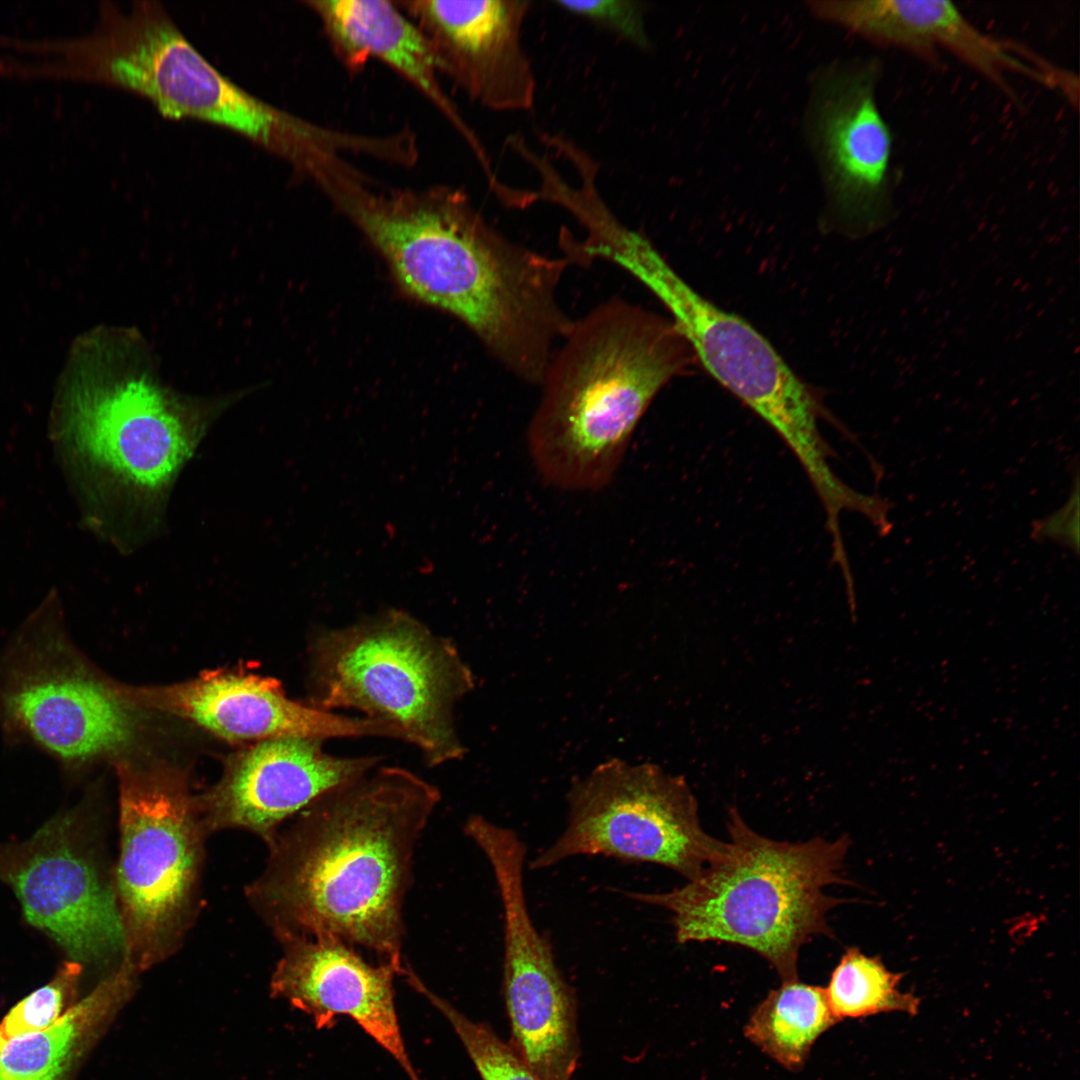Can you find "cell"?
Listing matches in <instances>:
<instances>
[{"label": "cell", "mask_w": 1080, "mask_h": 1080, "mask_svg": "<svg viewBox=\"0 0 1080 1080\" xmlns=\"http://www.w3.org/2000/svg\"><path fill=\"white\" fill-rule=\"evenodd\" d=\"M311 181L405 295L460 320L513 376L539 386L573 321L558 294L565 257L507 238L453 186L380 189L349 161Z\"/></svg>", "instance_id": "cell-1"}, {"label": "cell", "mask_w": 1080, "mask_h": 1080, "mask_svg": "<svg viewBox=\"0 0 1080 1080\" xmlns=\"http://www.w3.org/2000/svg\"><path fill=\"white\" fill-rule=\"evenodd\" d=\"M440 801L439 789L414 772L377 766L280 828L247 897L278 941L337 939L402 976L414 854Z\"/></svg>", "instance_id": "cell-2"}, {"label": "cell", "mask_w": 1080, "mask_h": 1080, "mask_svg": "<svg viewBox=\"0 0 1080 1080\" xmlns=\"http://www.w3.org/2000/svg\"><path fill=\"white\" fill-rule=\"evenodd\" d=\"M65 431L109 502L120 548L163 529L176 480L216 418L236 398H202L161 382L136 332L81 337L62 374Z\"/></svg>", "instance_id": "cell-3"}, {"label": "cell", "mask_w": 1080, "mask_h": 1080, "mask_svg": "<svg viewBox=\"0 0 1080 1080\" xmlns=\"http://www.w3.org/2000/svg\"><path fill=\"white\" fill-rule=\"evenodd\" d=\"M695 360L671 319L623 298L573 319L547 363L528 424L541 478L568 491L609 485L655 397Z\"/></svg>", "instance_id": "cell-4"}, {"label": "cell", "mask_w": 1080, "mask_h": 1080, "mask_svg": "<svg viewBox=\"0 0 1080 1080\" xmlns=\"http://www.w3.org/2000/svg\"><path fill=\"white\" fill-rule=\"evenodd\" d=\"M39 80L85 82L124 90L149 101L170 119L209 123L234 132L307 177L348 155L363 156L368 137L324 126L249 93L216 69L156 1L124 9L98 7L93 27L80 35L35 43Z\"/></svg>", "instance_id": "cell-5"}, {"label": "cell", "mask_w": 1080, "mask_h": 1080, "mask_svg": "<svg viewBox=\"0 0 1080 1080\" xmlns=\"http://www.w3.org/2000/svg\"><path fill=\"white\" fill-rule=\"evenodd\" d=\"M723 854L681 887L627 891L626 897L672 915L679 944L720 942L745 947L768 961L783 981L798 979L801 947L833 937L828 912L844 900L825 893L843 876L847 836L778 841L758 834L729 810Z\"/></svg>", "instance_id": "cell-6"}, {"label": "cell", "mask_w": 1080, "mask_h": 1080, "mask_svg": "<svg viewBox=\"0 0 1080 1080\" xmlns=\"http://www.w3.org/2000/svg\"><path fill=\"white\" fill-rule=\"evenodd\" d=\"M309 681L311 706L353 709L396 726L430 767L466 753L454 708L475 687L474 674L451 640L403 610L320 631Z\"/></svg>", "instance_id": "cell-7"}, {"label": "cell", "mask_w": 1080, "mask_h": 1080, "mask_svg": "<svg viewBox=\"0 0 1080 1080\" xmlns=\"http://www.w3.org/2000/svg\"><path fill=\"white\" fill-rule=\"evenodd\" d=\"M116 896L128 960L141 973L173 954L194 918L203 861L198 803L175 775L119 772Z\"/></svg>", "instance_id": "cell-8"}, {"label": "cell", "mask_w": 1080, "mask_h": 1080, "mask_svg": "<svg viewBox=\"0 0 1080 1080\" xmlns=\"http://www.w3.org/2000/svg\"><path fill=\"white\" fill-rule=\"evenodd\" d=\"M567 804L565 828L529 862L531 870L604 856L659 865L690 881L726 848L702 828L685 779L656 764L605 761L571 785Z\"/></svg>", "instance_id": "cell-9"}, {"label": "cell", "mask_w": 1080, "mask_h": 1080, "mask_svg": "<svg viewBox=\"0 0 1080 1080\" xmlns=\"http://www.w3.org/2000/svg\"><path fill=\"white\" fill-rule=\"evenodd\" d=\"M638 280L670 312L696 360L778 434L806 475L826 473L832 450L820 430L819 403L769 341L695 292L662 256Z\"/></svg>", "instance_id": "cell-10"}, {"label": "cell", "mask_w": 1080, "mask_h": 1080, "mask_svg": "<svg viewBox=\"0 0 1080 1080\" xmlns=\"http://www.w3.org/2000/svg\"><path fill=\"white\" fill-rule=\"evenodd\" d=\"M877 60L837 61L814 72L803 129L827 212L848 234L867 235L895 215L893 137L877 102Z\"/></svg>", "instance_id": "cell-11"}, {"label": "cell", "mask_w": 1080, "mask_h": 1080, "mask_svg": "<svg viewBox=\"0 0 1080 1080\" xmlns=\"http://www.w3.org/2000/svg\"><path fill=\"white\" fill-rule=\"evenodd\" d=\"M0 883L26 920L78 963L125 957L114 877L99 863L78 815L54 817L21 843L0 845Z\"/></svg>", "instance_id": "cell-12"}, {"label": "cell", "mask_w": 1080, "mask_h": 1080, "mask_svg": "<svg viewBox=\"0 0 1080 1080\" xmlns=\"http://www.w3.org/2000/svg\"><path fill=\"white\" fill-rule=\"evenodd\" d=\"M0 691L8 724L68 764L118 752L134 735L128 706L69 656L57 635L28 644Z\"/></svg>", "instance_id": "cell-13"}, {"label": "cell", "mask_w": 1080, "mask_h": 1080, "mask_svg": "<svg viewBox=\"0 0 1080 1080\" xmlns=\"http://www.w3.org/2000/svg\"><path fill=\"white\" fill-rule=\"evenodd\" d=\"M494 879L503 912L508 1043L540 1080H571L580 1055L575 992L531 917L522 867L503 865Z\"/></svg>", "instance_id": "cell-14"}, {"label": "cell", "mask_w": 1080, "mask_h": 1080, "mask_svg": "<svg viewBox=\"0 0 1080 1080\" xmlns=\"http://www.w3.org/2000/svg\"><path fill=\"white\" fill-rule=\"evenodd\" d=\"M428 41L441 76L484 109H533L537 79L523 43L529 0H399Z\"/></svg>", "instance_id": "cell-15"}, {"label": "cell", "mask_w": 1080, "mask_h": 1080, "mask_svg": "<svg viewBox=\"0 0 1080 1080\" xmlns=\"http://www.w3.org/2000/svg\"><path fill=\"white\" fill-rule=\"evenodd\" d=\"M325 740L265 739L235 760L222 781L198 803L208 832L243 829L267 846L280 828L327 791L376 768L377 756H335Z\"/></svg>", "instance_id": "cell-16"}, {"label": "cell", "mask_w": 1080, "mask_h": 1080, "mask_svg": "<svg viewBox=\"0 0 1080 1080\" xmlns=\"http://www.w3.org/2000/svg\"><path fill=\"white\" fill-rule=\"evenodd\" d=\"M271 976L273 998L288 1001L312 1018L318 1029L339 1016L351 1018L402 1067L420 1080L406 1051L396 1007L390 964L368 962L361 952L337 939L285 938Z\"/></svg>", "instance_id": "cell-17"}, {"label": "cell", "mask_w": 1080, "mask_h": 1080, "mask_svg": "<svg viewBox=\"0 0 1080 1080\" xmlns=\"http://www.w3.org/2000/svg\"><path fill=\"white\" fill-rule=\"evenodd\" d=\"M817 19L879 45L936 63L945 50L1014 97L1008 78L1021 74L1051 86L1052 64L977 28L947 0H809Z\"/></svg>", "instance_id": "cell-18"}, {"label": "cell", "mask_w": 1080, "mask_h": 1080, "mask_svg": "<svg viewBox=\"0 0 1080 1080\" xmlns=\"http://www.w3.org/2000/svg\"><path fill=\"white\" fill-rule=\"evenodd\" d=\"M139 697L231 741L279 737L405 740L394 725L293 701L275 680L255 675L218 672L168 687L145 689Z\"/></svg>", "instance_id": "cell-19"}, {"label": "cell", "mask_w": 1080, "mask_h": 1080, "mask_svg": "<svg viewBox=\"0 0 1080 1080\" xmlns=\"http://www.w3.org/2000/svg\"><path fill=\"white\" fill-rule=\"evenodd\" d=\"M303 5L317 17L340 63L358 73L377 60L417 90L456 130L484 172L490 158L472 128L441 84L431 47L416 24L387 0H308Z\"/></svg>", "instance_id": "cell-20"}, {"label": "cell", "mask_w": 1080, "mask_h": 1080, "mask_svg": "<svg viewBox=\"0 0 1080 1080\" xmlns=\"http://www.w3.org/2000/svg\"><path fill=\"white\" fill-rule=\"evenodd\" d=\"M139 971L127 960L46 1029L8 1039L0 1080H61L85 1044L131 997Z\"/></svg>", "instance_id": "cell-21"}, {"label": "cell", "mask_w": 1080, "mask_h": 1080, "mask_svg": "<svg viewBox=\"0 0 1080 1080\" xmlns=\"http://www.w3.org/2000/svg\"><path fill=\"white\" fill-rule=\"evenodd\" d=\"M838 1021L824 988L783 981L752 1012L745 1036L762 1052L789 1071L804 1066L816 1040Z\"/></svg>", "instance_id": "cell-22"}, {"label": "cell", "mask_w": 1080, "mask_h": 1080, "mask_svg": "<svg viewBox=\"0 0 1080 1080\" xmlns=\"http://www.w3.org/2000/svg\"><path fill=\"white\" fill-rule=\"evenodd\" d=\"M901 979L902 974L890 971L879 958L850 947L832 971L824 991L838 1022L887 1012L915 1015L919 999L900 990Z\"/></svg>", "instance_id": "cell-23"}, {"label": "cell", "mask_w": 1080, "mask_h": 1080, "mask_svg": "<svg viewBox=\"0 0 1080 1080\" xmlns=\"http://www.w3.org/2000/svg\"><path fill=\"white\" fill-rule=\"evenodd\" d=\"M408 982L449 1021L482 1080H540L488 1025L465 1016L432 992L417 975Z\"/></svg>", "instance_id": "cell-24"}, {"label": "cell", "mask_w": 1080, "mask_h": 1080, "mask_svg": "<svg viewBox=\"0 0 1080 1080\" xmlns=\"http://www.w3.org/2000/svg\"><path fill=\"white\" fill-rule=\"evenodd\" d=\"M81 971L80 963L64 962L50 982L30 993L7 1013L0 1024L5 1036L10 1039L54 1024L74 998Z\"/></svg>", "instance_id": "cell-25"}, {"label": "cell", "mask_w": 1080, "mask_h": 1080, "mask_svg": "<svg viewBox=\"0 0 1080 1080\" xmlns=\"http://www.w3.org/2000/svg\"><path fill=\"white\" fill-rule=\"evenodd\" d=\"M559 9L604 29L639 50H648L651 39L644 2L634 0H557Z\"/></svg>", "instance_id": "cell-26"}, {"label": "cell", "mask_w": 1080, "mask_h": 1080, "mask_svg": "<svg viewBox=\"0 0 1080 1080\" xmlns=\"http://www.w3.org/2000/svg\"><path fill=\"white\" fill-rule=\"evenodd\" d=\"M1031 537L1037 541H1053L1079 553V473L1076 470L1073 489L1065 504L1052 514L1034 521Z\"/></svg>", "instance_id": "cell-27"}, {"label": "cell", "mask_w": 1080, "mask_h": 1080, "mask_svg": "<svg viewBox=\"0 0 1080 1080\" xmlns=\"http://www.w3.org/2000/svg\"><path fill=\"white\" fill-rule=\"evenodd\" d=\"M7 1041H8V1038L5 1036L3 1031L0 1029V1052L2 1051V1049L5 1046V1044L7 1043Z\"/></svg>", "instance_id": "cell-28"}]
</instances>
